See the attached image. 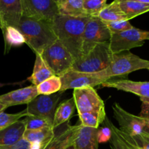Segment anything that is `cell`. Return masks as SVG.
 <instances>
[{
    "label": "cell",
    "instance_id": "d6a6232c",
    "mask_svg": "<svg viewBox=\"0 0 149 149\" xmlns=\"http://www.w3.org/2000/svg\"><path fill=\"white\" fill-rule=\"evenodd\" d=\"M108 26L110 33H118V32L125 31L133 29L134 26L131 25L129 20H119V21L104 22Z\"/></svg>",
    "mask_w": 149,
    "mask_h": 149
},
{
    "label": "cell",
    "instance_id": "7402d4cb",
    "mask_svg": "<svg viewBox=\"0 0 149 149\" xmlns=\"http://www.w3.org/2000/svg\"><path fill=\"white\" fill-rule=\"evenodd\" d=\"M74 107L75 104L73 98L69 99L61 103L56 109L52 125L53 129L55 130L64 122H67L72 116Z\"/></svg>",
    "mask_w": 149,
    "mask_h": 149
},
{
    "label": "cell",
    "instance_id": "7a4b0ae2",
    "mask_svg": "<svg viewBox=\"0 0 149 149\" xmlns=\"http://www.w3.org/2000/svg\"><path fill=\"white\" fill-rule=\"evenodd\" d=\"M18 29L23 34L25 43L34 52L42 54L46 48L57 41L51 24L22 16Z\"/></svg>",
    "mask_w": 149,
    "mask_h": 149
},
{
    "label": "cell",
    "instance_id": "f35d334b",
    "mask_svg": "<svg viewBox=\"0 0 149 149\" xmlns=\"http://www.w3.org/2000/svg\"><path fill=\"white\" fill-rule=\"evenodd\" d=\"M5 109H6V108L4 107V106H2V105H1V104H0V112L4 111L5 110Z\"/></svg>",
    "mask_w": 149,
    "mask_h": 149
},
{
    "label": "cell",
    "instance_id": "30bf717a",
    "mask_svg": "<svg viewBox=\"0 0 149 149\" xmlns=\"http://www.w3.org/2000/svg\"><path fill=\"white\" fill-rule=\"evenodd\" d=\"M78 114L87 112H105V103L93 87L75 89L73 91Z\"/></svg>",
    "mask_w": 149,
    "mask_h": 149
},
{
    "label": "cell",
    "instance_id": "ba28073f",
    "mask_svg": "<svg viewBox=\"0 0 149 149\" xmlns=\"http://www.w3.org/2000/svg\"><path fill=\"white\" fill-rule=\"evenodd\" d=\"M110 36L111 33L108 26L101 19L91 17L85 28L80 58L89 53L98 44L109 42Z\"/></svg>",
    "mask_w": 149,
    "mask_h": 149
},
{
    "label": "cell",
    "instance_id": "5b68a950",
    "mask_svg": "<svg viewBox=\"0 0 149 149\" xmlns=\"http://www.w3.org/2000/svg\"><path fill=\"white\" fill-rule=\"evenodd\" d=\"M60 79L61 81L60 93H63L69 89L75 90L102 85L111 78L108 75L106 69L96 73L79 72L71 69L60 77Z\"/></svg>",
    "mask_w": 149,
    "mask_h": 149
},
{
    "label": "cell",
    "instance_id": "1f68e13d",
    "mask_svg": "<svg viewBox=\"0 0 149 149\" xmlns=\"http://www.w3.org/2000/svg\"><path fill=\"white\" fill-rule=\"evenodd\" d=\"M105 119H106L105 124H106L107 126L110 128L111 131H112V137H111V139L110 140L111 148L115 149H130L128 147V146L126 144V143L121 139V137L117 133L116 130H115V127L111 123L110 121H109L106 118H105Z\"/></svg>",
    "mask_w": 149,
    "mask_h": 149
},
{
    "label": "cell",
    "instance_id": "b9f144b4",
    "mask_svg": "<svg viewBox=\"0 0 149 149\" xmlns=\"http://www.w3.org/2000/svg\"><path fill=\"white\" fill-rule=\"evenodd\" d=\"M7 85V84H2V83H0V87H4V86Z\"/></svg>",
    "mask_w": 149,
    "mask_h": 149
},
{
    "label": "cell",
    "instance_id": "7bdbcfd3",
    "mask_svg": "<svg viewBox=\"0 0 149 149\" xmlns=\"http://www.w3.org/2000/svg\"><path fill=\"white\" fill-rule=\"evenodd\" d=\"M1 28V17H0V29Z\"/></svg>",
    "mask_w": 149,
    "mask_h": 149
},
{
    "label": "cell",
    "instance_id": "9c48e42d",
    "mask_svg": "<svg viewBox=\"0 0 149 149\" xmlns=\"http://www.w3.org/2000/svg\"><path fill=\"white\" fill-rule=\"evenodd\" d=\"M145 31L133 28L125 31L112 33L109 41L110 49L112 54H118L135 47H140L145 44Z\"/></svg>",
    "mask_w": 149,
    "mask_h": 149
},
{
    "label": "cell",
    "instance_id": "f1b7e54d",
    "mask_svg": "<svg viewBox=\"0 0 149 149\" xmlns=\"http://www.w3.org/2000/svg\"><path fill=\"white\" fill-rule=\"evenodd\" d=\"M23 120L24 122L26 130H36L45 127H52V124L40 116L29 115Z\"/></svg>",
    "mask_w": 149,
    "mask_h": 149
},
{
    "label": "cell",
    "instance_id": "4316f807",
    "mask_svg": "<svg viewBox=\"0 0 149 149\" xmlns=\"http://www.w3.org/2000/svg\"><path fill=\"white\" fill-rule=\"evenodd\" d=\"M78 116L81 126L98 129L99 125L105 122L106 113L105 112H87L80 113Z\"/></svg>",
    "mask_w": 149,
    "mask_h": 149
},
{
    "label": "cell",
    "instance_id": "e575fe53",
    "mask_svg": "<svg viewBox=\"0 0 149 149\" xmlns=\"http://www.w3.org/2000/svg\"><path fill=\"white\" fill-rule=\"evenodd\" d=\"M0 149H31V143L23 138L14 145L0 146Z\"/></svg>",
    "mask_w": 149,
    "mask_h": 149
},
{
    "label": "cell",
    "instance_id": "ac0fdd59",
    "mask_svg": "<svg viewBox=\"0 0 149 149\" xmlns=\"http://www.w3.org/2000/svg\"><path fill=\"white\" fill-rule=\"evenodd\" d=\"M97 130L80 125V130L73 143L74 149H98Z\"/></svg>",
    "mask_w": 149,
    "mask_h": 149
},
{
    "label": "cell",
    "instance_id": "2e32d148",
    "mask_svg": "<svg viewBox=\"0 0 149 149\" xmlns=\"http://www.w3.org/2000/svg\"><path fill=\"white\" fill-rule=\"evenodd\" d=\"M80 128V124L69 126L59 135H55L43 149H66L73 145Z\"/></svg>",
    "mask_w": 149,
    "mask_h": 149
},
{
    "label": "cell",
    "instance_id": "484cf974",
    "mask_svg": "<svg viewBox=\"0 0 149 149\" xmlns=\"http://www.w3.org/2000/svg\"><path fill=\"white\" fill-rule=\"evenodd\" d=\"M117 133L130 149H149V136L144 133L129 136L115 127Z\"/></svg>",
    "mask_w": 149,
    "mask_h": 149
},
{
    "label": "cell",
    "instance_id": "f546056e",
    "mask_svg": "<svg viewBox=\"0 0 149 149\" xmlns=\"http://www.w3.org/2000/svg\"><path fill=\"white\" fill-rule=\"evenodd\" d=\"M106 5V0H83V8L91 17H98L99 13Z\"/></svg>",
    "mask_w": 149,
    "mask_h": 149
},
{
    "label": "cell",
    "instance_id": "74e56055",
    "mask_svg": "<svg viewBox=\"0 0 149 149\" xmlns=\"http://www.w3.org/2000/svg\"><path fill=\"white\" fill-rule=\"evenodd\" d=\"M144 38L145 40H149V31H145Z\"/></svg>",
    "mask_w": 149,
    "mask_h": 149
},
{
    "label": "cell",
    "instance_id": "cb8c5ba5",
    "mask_svg": "<svg viewBox=\"0 0 149 149\" xmlns=\"http://www.w3.org/2000/svg\"><path fill=\"white\" fill-rule=\"evenodd\" d=\"M98 17L103 22L129 20V18L119 7L117 0H115L110 4H107L99 13Z\"/></svg>",
    "mask_w": 149,
    "mask_h": 149
},
{
    "label": "cell",
    "instance_id": "83f0119b",
    "mask_svg": "<svg viewBox=\"0 0 149 149\" xmlns=\"http://www.w3.org/2000/svg\"><path fill=\"white\" fill-rule=\"evenodd\" d=\"M37 88L39 95H50L59 93L61 88V79L56 76H53L37 86Z\"/></svg>",
    "mask_w": 149,
    "mask_h": 149
},
{
    "label": "cell",
    "instance_id": "52a82bcc",
    "mask_svg": "<svg viewBox=\"0 0 149 149\" xmlns=\"http://www.w3.org/2000/svg\"><path fill=\"white\" fill-rule=\"evenodd\" d=\"M23 16L52 23L58 15L56 0H21Z\"/></svg>",
    "mask_w": 149,
    "mask_h": 149
},
{
    "label": "cell",
    "instance_id": "5bb4252c",
    "mask_svg": "<svg viewBox=\"0 0 149 149\" xmlns=\"http://www.w3.org/2000/svg\"><path fill=\"white\" fill-rule=\"evenodd\" d=\"M38 95L37 86L32 84L0 95V104L6 109L18 105H28Z\"/></svg>",
    "mask_w": 149,
    "mask_h": 149
},
{
    "label": "cell",
    "instance_id": "9a60e30c",
    "mask_svg": "<svg viewBox=\"0 0 149 149\" xmlns=\"http://www.w3.org/2000/svg\"><path fill=\"white\" fill-rule=\"evenodd\" d=\"M102 86L137 95L141 101L149 100V81H134L127 79L109 80L103 83Z\"/></svg>",
    "mask_w": 149,
    "mask_h": 149
},
{
    "label": "cell",
    "instance_id": "ffe728a7",
    "mask_svg": "<svg viewBox=\"0 0 149 149\" xmlns=\"http://www.w3.org/2000/svg\"><path fill=\"white\" fill-rule=\"evenodd\" d=\"M35 55H36V59H35L33 72L32 75L27 78V80H29L33 85L38 86L42 81L54 76V74L48 65L45 63L41 54L36 53Z\"/></svg>",
    "mask_w": 149,
    "mask_h": 149
},
{
    "label": "cell",
    "instance_id": "d6986e66",
    "mask_svg": "<svg viewBox=\"0 0 149 149\" xmlns=\"http://www.w3.org/2000/svg\"><path fill=\"white\" fill-rule=\"evenodd\" d=\"M58 14L74 17H89L83 8V0H56Z\"/></svg>",
    "mask_w": 149,
    "mask_h": 149
},
{
    "label": "cell",
    "instance_id": "277c9868",
    "mask_svg": "<svg viewBox=\"0 0 149 149\" xmlns=\"http://www.w3.org/2000/svg\"><path fill=\"white\" fill-rule=\"evenodd\" d=\"M41 55L54 76L61 77L72 69L74 58L58 39L46 48Z\"/></svg>",
    "mask_w": 149,
    "mask_h": 149
},
{
    "label": "cell",
    "instance_id": "4dcf8cb0",
    "mask_svg": "<svg viewBox=\"0 0 149 149\" xmlns=\"http://www.w3.org/2000/svg\"><path fill=\"white\" fill-rule=\"evenodd\" d=\"M29 115L26 109L17 113H7L4 111L0 112V130L11 126L19 121V119L23 116L26 117Z\"/></svg>",
    "mask_w": 149,
    "mask_h": 149
},
{
    "label": "cell",
    "instance_id": "d590c367",
    "mask_svg": "<svg viewBox=\"0 0 149 149\" xmlns=\"http://www.w3.org/2000/svg\"><path fill=\"white\" fill-rule=\"evenodd\" d=\"M141 111L139 116L145 120H149V100H142Z\"/></svg>",
    "mask_w": 149,
    "mask_h": 149
},
{
    "label": "cell",
    "instance_id": "3957f363",
    "mask_svg": "<svg viewBox=\"0 0 149 149\" xmlns=\"http://www.w3.org/2000/svg\"><path fill=\"white\" fill-rule=\"evenodd\" d=\"M112 55L109 42L98 44L86 55L74 60L72 69L84 73L102 71L110 66Z\"/></svg>",
    "mask_w": 149,
    "mask_h": 149
},
{
    "label": "cell",
    "instance_id": "8d00e7d4",
    "mask_svg": "<svg viewBox=\"0 0 149 149\" xmlns=\"http://www.w3.org/2000/svg\"><path fill=\"white\" fill-rule=\"evenodd\" d=\"M143 133L149 136V120H145V127L143 128Z\"/></svg>",
    "mask_w": 149,
    "mask_h": 149
},
{
    "label": "cell",
    "instance_id": "ee69618b",
    "mask_svg": "<svg viewBox=\"0 0 149 149\" xmlns=\"http://www.w3.org/2000/svg\"><path fill=\"white\" fill-rule=\"evenodd\" d=\"M148 70H149V68H148Z\"/></svg>",
    "mask_w": 149,
    "mask_h": 149
},
{
    "label": "cell",
    "instance_id": "6da1fadb",
    "mask_svg": "<svg viewBox=\"0 0 149 149\" xmlns=\"http://www.w3.org/2000/svg\"><path fill=\"white\" fill-rule=\"evenodd\" d=\"M91 18V17H74L58 14L51 23L57 39L74 60L81 56L85 28Z\"/></svg>",
    "mask_w": 149,
    "mask_h": 149
},
{
    "label": "cell",
    "instance_id": "4fadbf2b",
    "mask_svg": "<svg viewBox=\"0 0 149 149\" xmlns=\"http://www.w3.org/2000/svg\"><path fill=\"white\" fill-rule=\"evenodd\" d=\"M22 16L21 0H0L1 31L7 26L18 29Z\"/></svg>",
    "mask_w": 149,
    "mask_h": 149
},
{
    "label": "cell",
    "instance_id": "d4e9b609",
    "mask_svg": "<svg viewBox=\"0 0 149 149\" xmlns=\"http://www.w3.org/2000/svg\"><path fill=\"white\" fill-rule=\"evenodd\" d=\"M4 40V53H7L13 47H19L25 43L23 34L18 29L7 26L1 31Z\"/></svg>",
    "mask_w": 149,
    "mask_h": 149
},
{
    "label": "cell",
    "instance_id": "8fae6325",
    "mask_svg": "<svg viewBox=\"0 0 149 149\" xmlns=\"http://www.w3.org/2000/svg\"><path fill=\"white\" fill-rule=\"evenodd\" d=\"M62 93H56L50 95H39L27 105L28 113L32 116H37L47 119L50 123L53 122L54 114L56 109L57 103Z\"/></svg>",
    "mask_w": 149,
    "mask_h": 149
},
{
    "label": "cell",
    "instance_id": "44dd1931",
    "mask_svg": "<svg viewBox=\"0 0 149 149\" xmlns=\"http://www.w3.org/2000/svg\"><path fill=\"white\" fill-rule=\"evenodd\" d=\"M54 136L55 134L53 127H45L36 130H26L23 133V138L30 143L40 144L44 148Z\"/></svg>",
    "mask_w": 149,
    "mask_h": 149
},
{
    "label": "cell",
    "instance_id": "60d3db41",
    "mask_svg": "<svg viewBox=\"0 0 149 149\" xmlns=\"http://www.w3.org/2000/svg\"><path fill=\"white\" fill-rule=\"evenodd\" d=\"M66 149H74V146H73V145H72V146H71L68 147V148H66Z\"/></svg>",
    "mask_w": 149,
    "mask_h": 149
},
{
    "label": "cell",
    "instance_id": "8992f818",
    "mask_svg": "<svg viewBox=\"0 0 149 149\" xmlns=\"http://www.w3.org/2000/svg\"><path fill=\"white\" fill-rule=\"evenodd\" d=\"M149 68V61L144 60L130 52L113 54L110 65L106 68L110 78L124 77L137 70Z\"/></svg>",
    "mask_w": 149,
    "mask_h": 149
},
{
    "label": "cell",
    "instance_id": "7c38bea8",
    "mask_svg": "<svg viewBox=\"0 0 149 149\" xmlns=\"http://www.w3.org/2000/svg\"><path fill=\"white\" fill-rule=\"evenodd\" d=\"M112 108L114 118L118 122L121 132L129 136H136L143 133L145 119L129 113L117 103H114Z\"/></svg>",
    "mask_w": 149,
    "mask_h": 149
},
{
    "label": "cell",
    "instance_id": "603a6c76",
    "mask_svg": "<svg viewBox=\"0 0 149 149\" xmlns=\"http://www.w3.org/2000/svg\"><path fill=\"white\" fill-rule=\"evenodd\" d=\"M117 2L129 20L149 11V5L141 2L140 0H117Z\"/></svg>",
    "mask_w": 149,
    "mask_h": 149
},
{
    "label": "cell",
    "instance_id": "ab89813d",
    "mask_svg": "<svg viewBox=\"0 0 149 149\" xmlns=\"http://www.w3.org/2000/svg\"><path fill=\"white\" fill-rule=\"evenodd\" d=\"M141 2L144 3V4H148V5H149V0H140Z\"/></svg>",
    "mask_w": 149,
    "mask_h": 149
},
{
    "label": "cell",
    "instance_id": "e0dca14e",
    "mask_svg": "<svg viewBox=\"0 0 149 149\" xmlns=\"http://www.w3.org/2000/svg\"><path fill=\"white\" fill-rule=\"evenodd\" d=\"M26 127L23 120H19L11 126L0 130V146H11L23 139Z\"/></svg>",
    "mask_w": 149,
    "mask_h": 149
},
{
    "label": "cell",
    "instance_id": "836d02e7",
    "mask_svg": "<svg viewBox=\"0 0 149 149\" xmlns=\"http://www.w3.org/2000/svg\"><path fill=\"white\" fill-rule=\"evenodd\" d=\"M112 137V131L108 126L98 128L96 138L98 143H106L111 139Z\"/></svg>",
    "mask_w": 149,
    "mask_h": 149
}]
</instances>
